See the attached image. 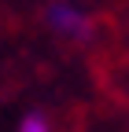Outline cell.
I'll use <instances>...</instances> for the list:
<instances>
[{
	"label": "cell",
	"instance_id": "cell-1",
	"mask_svg": "<svg viewBox=\"0 0 129 132\" xmlns=\"http://www.w3.org/2000/svg\"><path fill=\"white\" fill-rule=\"evenodd\" d=\"M48 19H52L55 29L70 33V37H89V19H85L81 11H74L70 4H55L52 11H48Z\"/></svg>",
	"mask_w": 129,
	"mask_h": 132
},
{
	"label": "cell",
	"instance_id": "cell-2",
	"mask_svg": "<svg viewBox=\"0 0 129 132\" xmlns=\"http://www.w3.org/2000/svg\"><path fill=\"white\" fill-rule=\"evenodd\" d=\"M19 132H48V121H44V118H37V114H30V118L19 125Z\"/></svg>",
	"mask_w": 129,
	"mask_h": 132
}]
</instances>
